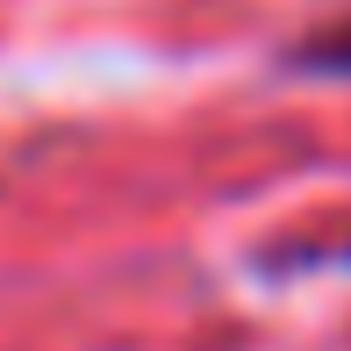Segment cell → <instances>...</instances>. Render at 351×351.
Segmentation results:
<instances>
[{"instance_id": "obj_1", "label": "cell", "mask_w": 351, "mask_h": 351, "mask_svg": "<svg viewBox=\"0 0 351 351\" xmlns=\"http://www.w3.org/2000/svg\"><path fill=\"white\" fill-rule=\"evenodd\" d=\"M301 65H308V72H344V79H351V22L308 36V43H301Z\"/></svg>"}, {"instance_id": "obj_2", "label": "cell", "mask_w": 351, "mask_h": 351, "mask_svg": "<svg viewBox=\"0 0 351 351\" xmlns=\"http://www.w3.org/2000/svg\"><path fill=\"white\" fill-rule=\"evenodd\" d=\"M344 251H351V244H344Z\"/></svg>"}]
</instances>
